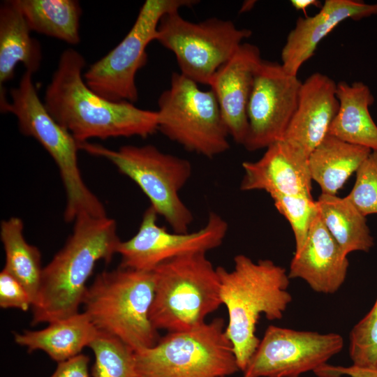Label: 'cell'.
Returning a JSON list of instances; mask_svg holds the SVG:
<instances>
[{
	"label": "cell",
	"mask_w": 377,
	"mask_h": 377,
	"mask_svg": "<svg viewBox=\"0 0 377 377\" xmlns=\"http://www.w3.org/2000/svg\"><path fill=\"white\" fill-rule=\"evenodd\" d=\"M85 65L79 52L64 50L43 102L54 119L79 144L91 138H147L158 131L156 111L139 108L128 101H110L91 90L84 80Z\"/></svg>",
	"instance_id": "obj_1"
},
{
	"label": "cell",
	"mask_w": 377,
	"mask_h": 377,
	"mask_svg": "<svg viewBox=\"0 0 377 377\" xmlns=\"http://www.w3.org/2000/svg\"><path fill=\"white\" fill-rule=\"evenodd\" d=\"M73 232L64 247L43 267L34 302L31 324L65 318L79 312L87 282L97 262L108 263L120 239L116 221L108 216L84 214L74 221Z\"/></svg>",
	"instance_id": "obj_2"
},
{
	"label": "cell",
	"mask_w": 377,
	"mask_h": 377,
	"mask_svg": "<svg viewBox=\"0 0 377 377\" xmlns=\"http://www.w3.org/2000/svg\"><path fill=\"white\" fill-rule=\"evenodd\" d=\"M216 268L221 300L228 313L225 333L243 371L260 341L256 334L260 316L281 319L292 302L288 290L290 279L286 269L272 260L255 262L243 254L234 258L232 270Z\"/></svg>",
	"instance_id": "obj_3"
},
{
	"label": "cell",
	"mask_w": 377,
	"mask_h": 377,
	"mask_svg": "<svg viewBox=\"0 0 377 377\" xmlns=\"http://www.w3.org/2000/svg\"><path fill=\"white\" fill-rule=\"evenodd\" d=\"M155 292L153 271L119 267L98 274L87 287L84 312L96 328L134 351L160 339L149 317Z\"/></svg>",
	"instance_id": "obj_4"
},
{
	"label": "cell",
	"mask_w": 377,
	"mask_h": 377,
	"mask_svg": "<svg viewBox=\"0 0 377 377\" xmlns=\"http://www.w3.org/2000/svg\"><path fill=\"white\" fill-rule=\"evenodd\" d=\"M32 75L26 71L17 86L10 89V100L3 113L13 114L20 131L36 140L57 164L66 194V222H73L84 214L107 216L104 205L82 177L77 163L79 143L48 112L38 96Z\"/></svg>",
	"instance_id": "obj_5"
},
{
	"label": "cell",
	"mask_w": 377,
	"mask_h": 377,
	"mask_svg": "<svg viewBox=\"0 0 377 377\" xmlns=\"http://www.w3.org/2000/svg\"><path fill=\"white\" fill-rule=\"evenodd\" d=\"M153 272L155 292L149 317L157 330L193 329L222 304L217 268L205 253L169 260Z\"/></svg>",
	"instance_id": "obj_6"
},
{
	"label": "cell",
	"mask_w": 377,
	"mask_h": 377,
	"mask_svg": "<svg viewBox=\"0 0 377 377\" xmlns=\"http://www.w3.org/2000/svg\"><path fill=\"white\" fill-rule=\"evenodd\" d=\"M79 147L91 155L106 158L133 181L173 231L188 232L193 215L179 196L192 174L187 159L165 153L152 145H124L113 150L86 142Z\"/></svg>",
	"instance_id": "obj_7"
},
{
	"label": "cell",
	"mask_w": 377,
	"mask_h": 377,
	"mask_svg": "<svg viewBox=\"0 0 377 377\" xmlns=\"http://www.w3.org/2000/svg\"><path fill=\"white\" fill-rule=\"evenodd\" d=\"M225 321L213 319L196 327L168 332L153 346L134 351L145 377H227L239 371Z\"/></svg>",
	"instance_id": "obj_8"
},
{
	"label": "cell",
	"mask_w": 377,
	"mask_h": 377,
	"mask_svg": "<svg viewBox=\"0 0 377 377\" xmlns=\"http://www.w3.org/2000/svg\"><path fill=\"white\" fill-rule=\"evenodd\" d=\"M158 131L186 151L212 158L230 148L229 134L213 91L180 73L158 99Z\"/></svg>",
	"instance_id": "obj_9"
},
{
	"label": "cell",
	"mask_w": 377,
	"mask_h": 377,
	"mask_svg": "<svg viewBox=\"0 0 377 377\" xmlns=\"http://www.w3.org/2000/svg\"><path fill=\"white\" fill-rule=\"evenodd\" d=\"M251 34L230 20L211 17L192 22L175 10L161 17L156 40L175 54L181 74L209 85L219 68Z\"/></svg>",
	"instance_id": "obj_10"
},
{
	"label": "cell",
	"mask_w": 377,
	"mask_h": 377,
	"mask_svg": "<svg viewBox=\"0 0 377 377\" xmlns=\"http://www.w3.org/2000/svg\"><path fill=\"white\" fill-rule=\"evenodd\" d=\"M198 0H147L123 40L83 73L87 86L113 102L135 103V75L147 61V47L156 40L161 17L168 13L192 7Z\"/></svg>",
	"instance_id": "obj_11"
},
{
	"label": "cell",
	"mask_w": 377,
	"mask_h": 377,
	"mask_svg": "<svg viewBox=\"0 0 377 377\" xmlns=\"http://www.w3.org/2000/svg\"><path fill=\"white\" fill-rule=\"evenodd\" d=\"M158 214L152 207L145 211L139 228L132 237L121 241L117 253L120 267L153 271L169 260L195 253H207L221 246L228 225L219 214L210 212L207 223L192 232H169L157 223Z\"/></svg>",
	"instance_id": "obj_12"
},
{
	"label": "cell",
	"mask_w": 377,
	"mask_h": 377,
	"mask_svg": "<svg viewBox=\"0 0 377 377\" xmlns=\"http://www.w3.org/2000/svg\"><path fill=\"white\" fill-rule=\"evenodd\" d=\"M343 347L337 333L269 325L242 371L243 377H298L327 364Z\"/></svg>",
	"instance_id": "obj_13"
},
{
	"label": "cell",
	"mask_w": 377,
	"mask_h": 377,
	"mask_svg": "<svg viewBox=\"0 0 377 377\" xmlns=\"http://www.w3.org/2000/svg\"><path fill=\"white\" fill-rule=\"evenodd\" d=\"M302 82L281 64L263 60L255 75L248 108V151L267 148L282 140L296 110Z\"/></svg>",
	"instance_id": "obj_14"
},
{
	"label": "cell",
	"mask_w": 377,
	"mask_h": 377,
	"mask_svg": "<svg viewBox=\"0 0 377 377\" xmlns=\"http://www.w3.org/2000/svg\"><path fill=\"white\" fill-rule=\"evenodd\" d=\"M262 61L256 45L243 43L219 68L209 84L229 136L239 145H244L247 135V108L256 73Z\"/></svg>",
	"instance_id": "obj_15"
},
{
	"label": "cell",
	"mask_w": 377,
	"mask_h": 377,
	"mask_svg": "<svg viewBox=\"0 0 377 377\" xmlns=\"http://www.w3.org/2000/svg\"><path fill=\"white\" fill-rule=\"evenodd\" d=\"M309 156L282 139L270 145L256 161L242 163L240 189L262 190L274 195H311Z\"/></svg>",
	"instance_id": "obj_16"
},
{
	"label": "cell",
	"mask_w": 377,
	"mask_h": 377,
	"mask_svg": "<svg viewBox=\"0 0 377 377\" xmlns=\"http://www.w3.org/2000/svg\"><path fill=\"white\" fill-rule=\"evenodd\" d=\"M377 15V3L356 0H326L318 13L300 17L288 34L281 50V66L297 76L302 66L314 54L319 43L341 22Z\"/></svg>",
	"instance_id": "obj_17"
},
{
	"label": "cell",
	"mask_w": 377,
	"mask_h": 377,
	"mask_svg": "<svg viewBox=\"0 0 377 377\" xmlns=\"http://www.w3.org/2000/svg\"><path fill=\"white\" fill-rule=\"evenodd\" d=\"M322 222L315 216L302 247L295 251L290 279H301L316 293L333 294L343 284L349 262Z\"/></svg>",
	"instance_id": "obj_18"
},
{
	"label": "cell",
	"mask_w": 377,
	"mask_h": 377,
	"mask_svg": "<svg viewBox=\"0 0 377 377\" xmlns=\"http://www.w3.org/2000/svg\"><path fill=\"white\" fill-rule=\"evenodd\" d=\"M339 105L337 83L325 74L313 73L302 82L297 106L283 139L309 156L328 134Z\"/></svg>",
	"instance_id": "obj_19"
},
{
	"label": "cell",
	"mask_w": 377,
	"mask_h": 377,
	"mask_svg": "<svg viewBox=\"0 0 377 377\" xmlns=\"http://www.w3.org/2000/svg\"><path fill=\"white\" fill-rule=\"evenodd\" d=\"M14 0L3 1L0 7V110L3 113L9 101L5 84L10 81L16 66L21 63L27 71L34 73L42 61L38 41Z\"/></svg>",
	"instance_id": "obj_20"
},
{
	"label": "cell",
	"mask_w": 377,
	"mask_h": 377,
	"mask_svg": "<svg viewBox=\"0 0 377 377\" xmlns=\"http://www.w3.org/2000/svg\"><path fill=\"white\" fill-rule=\"evenodd\" d=\"M99 331L83 311L48 323L40 330L14 334L15 342L28 352L42 350L57 363L81 353L96 338Z\"/></svg>",
	"instance_id": "obj_21"
},
{
	"label": "cell",
	"mask_w": 377,
	"mask_h": 377,
	"mask_svg": "<svg viewBox=\"0 0 377 377\" xmlns=\"http://www.w3.org/2000/svg\"><path fill=\"white\" fill-rule=\"evenodd\" d=\"M339 110L328 134L346 142L377 151V125L373 120L369 106L374 97L369 87L362 82L349 84L337 83Z\"/></svg>",
	"instance_id": "obj_22"
},
{
	"label": "cell",
	"mask_w": 377,
	"mask_h": 377,
	"mask_svg": "<svg viewBox=\"0 0 377 377\" xmlns=\"http://www.w3.org/2000/svg\"><path fill=\"white\" fill-rule=\"evenodd\" d=\"M371 151L327 134L309 156L311 179L321 193L336 195Z\"/></svg>",
	"instance_id": "obj_23"
},
{
	"label": "cell",
	"mask_w": 377,
	"mask_h": 377,
	"mask_svg": "<svg viewBox=\"0 0 377 377\" xmlns=\"http://www.w3.org/2000/svg\"><path fill=\"white\" fill-rule=\"evenodd\" d=\"M316 201L323 223L346 256L354 251H370L374 239L366 216L346 196L321 193Z\"/></svg>",
	"instance_id": "obj_24"
},
{
	"label": "cell",
	"mask_w": 377,
	"mask_h": 377,
	"mask_svg": "<svg viewBox=\"0 0 377 377\" xmlns=\"http://www.w3.org/2000/svg\"><path fill=\"white\" fill-rule=\"evenodd\" d=\"M30 30L71 45L80 43L82 8L75 0H14Z\"/></svg>",
	"instance_id": "obj_25"
},
{
	"label": "cell",
	"mask_w": 377,
	"mask_h": 377,
	"mask_svg": "<svg viewBox=\"0 0 377 377\" xmlns=\"http://www.w3.org/2000/svg\"><path fill=\"white\" fill-rule=\"evenodd\" d=\"M23 228L22 219L16 216L1 223L0 237L6 255L3 269L23 284L34 304L40 287L43 267L41 266L39 249L26 241Z\"/></svg>",
	"instance_id": "obj_26"
},
{
	"label": "cell",
	"mask_w": 377,
	"mask_h": 377,
	"mask_svg": "<svg viewBox=\"0 0 377 377\" xmlns=\"http://www.w3.org/2000/svg\"><path fill=\"white\" fill-rule=\"evenodd\" d=\"M89 347L94 355L91 377H145L134 350L120 340L99 332Z\"/></svg>",
	"instance_id": "obj_27"
},
{
	"label": "cell",
	"mask_w": 377,
	"mask_h": 377,
	"mask_svg": "<svg viewBox=\"0 0 377 377\" xmlns=\"http://www.w3.org/2000/svg\"><path fill=\"white\" fill-rule=\"evenodd\" d=\"M277 211L288 221L293 232L295 251L304 245L312 222L318 213L312 195H290L271 197Z\"/></svg>",
	"instance_id": "obj_28"
},
{
	"label": "cell",
	"mask_w": 377,
	"mask_h": 377,
	"mask_svg": "<svg viewBox=\"0 0 377 377\" xmlns=\"http://www.w3.org/2000/svg\"><path fill=\"white\" fill-rule=\"evenodd\" d=\"M349 355L353 365L377 368V297L371 310L350 332Z\"/></svg>",
	"instance_id": "obj_29"
},
{
	"label": "cell",
	"mask_w": 377,
	"mask_h": 377,
	"mask_svg": "<svg viewBox=\"0 0 377 377\" xmlns=\"http://www.w3.org/2000/svg\"><path fill=\"white\" fill-rule=\"evenodd\" d=\"M354 186L346 196L364 216L377 214V151H372L356 171Z\"/></svg>",
	"instance_id": "obj_30"
},
{
	"label": "cell",
	"mask_w": 377,
	"mask_h": 377,
	"mask_svg": "<svg viewBox=\"0 0 377 377\" xmlns=\"http://www.w3.org/2000/svg\"><path fill=\"white\" fill-rule=\"evenodd\" d=\"M32 298L16 278L3 269L0 272V306L27 311L32 306Z\"/></svg>",
	"instance_id": "obj_31"
},
{
	"label": "cell",
	"mask_w": 377,
	"mask_h": 377,
	"mask_svg": "<svg viewBox=\"0 0 377 377\" xmlns=\"http://www.w3.org/2000/svg\"><path fill=\"white\" fill-rule=\"evenodd\" d=\"M89 362L87 355L80 353L57 363L55 371L50 377H90Z\"/></svg>",
	"instance_id": "obj_32"
},
{
	"label": "cell",
	"mask_w": 377,
	"mask_h": 377,
	"mask_svg": "<svg viewBox=\"0 0 377 377\" xmlns=\"http://www.w3.org/2000/svg\"><path fill=\"white\" fill-rule=\"evenodd\" d=\"M318 377H377V368L361 367L355 365L350 367L333 366L325 364L314 371Z\"/></svg>",
	"instance_id": "obj_33"
},
{
	"label": "cell",
	"mask_w": 377,
	"mask_h": 377,
	"mask_svg": "<svg viewBox=\"0 0 377 377\" xmlns=\"http://www.w3.org/2000/svg\"><path fill=\"white\" fill-rule=\"evenodd\" d=\"M291 5L297 10H302L306 14L308 8L311 6L322 7V3L318 0H292Z\"/></svg>",
	"instance_id": "obj_34"
},
{
	"label": "cell",
	"mask_w": 377,
	"mask_h": 377,
	"mask_svg": "<svg viewBox=\"0 0 377 377\" xmlns=\"http://www.w3.org/2000/svg\"><path fill=\"white\" fill-rule=\"evenodd\" d=\"M254 3H255L254 1H245L241 8V12L248 11L250 9H251L253 6L254 5Z\"/></svg>",
	"instance_id": "obj_35"
}]
</instances>
